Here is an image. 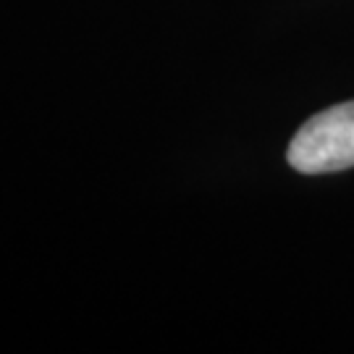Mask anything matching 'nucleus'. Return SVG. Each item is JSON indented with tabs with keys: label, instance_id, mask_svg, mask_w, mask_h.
<instances>
[{
	"label": "nucleus",
	"instance_id": "f257e3e1",
	"mask_svg": "<svg viewBox=\"0 0 354 354\" xmlns=\"http://www.w3.org/2000/svg\"><path fill=\"white\" fill-rule=\"evenodd\" d=\"M286 160L299 174H336L354 165V100L333 105L304 121Z\"/></svg>",
	"mask_w": 354,
	"mask_h": 354
}]
</instances>
